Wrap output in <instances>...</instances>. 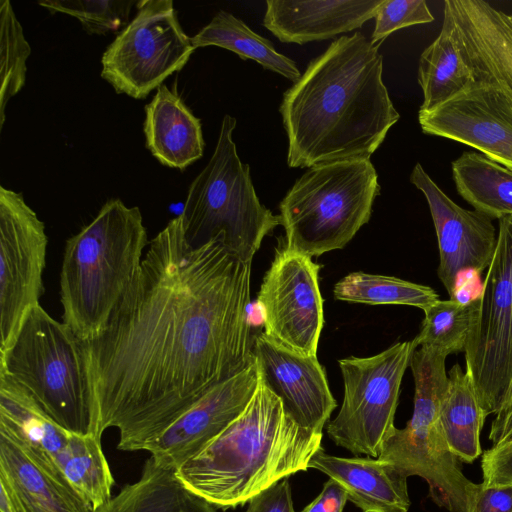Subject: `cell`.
Returning <instances> with one entry per match:
<instances>
[{"label":"cell","mask_w":512,"mask_h":512,"mask_svg":"<svg viewBox=\"0 0 512 512\" xmlns=\"http://www.w3.org/2000/svg\"><path fill=\"white\" fill-rule=\"evenodd\" d=\"M309 468L338 482L362 512H408L407 476L389 462L372 457H339L321 447Z\"/></svg>","instance_id":"cell-20"},{"label":"cell","mask_w":512,"mask_h":512,"mask_svg":"<svg viewBox=\"0 0 512 512\" xmlns=\"http://www.w3.org/2000/svg\"><path fill=\"white\" fill-rule=\"evenodd\" d=\"M383 0H267L263 25L284 43L305 44L350 32L375 17Z\"/></svg>","instance_id":"cell-19"},{"label":"cell","mask_w":512,"mask_h":512,"mask_svg":"<svg viewBox=\"0 0 512 512\" xmlns=\"http://www.w3.org/2000/svg\"><path fill=\"white\" fill-rule=\"evenodd\" d=\"M0 432L48 472L66 480L56 460L72 433L53 421L22 386L3 374H0Z\"/></svg>","instance_id":"cell-21"},{"label":"cell","mask_w":512,"mask_h":512,"mask_svg":"<svg viewBox=\"0 0 512 512\" xmlns=\"http://www.w3.org/2000/svg\"><path fill=\"white\" fill-rule=\"evenodd\" d=\"M0 481L26 512H94L93 505L70 483L48 472L0 432Z\"/></svg>","instance_id":"cell-23"},{"label":"cell","mask_w":512,"mask_h":512,"mask_svg":"<svg viewBox=\"0 0 512 512\" xmlns=\"http://www.w3.org/2000/svg\"><path fill=\"white\" fill-rule=\"evenodd\" d=\"M465 512H512V484L487 486L472 482L467 489Z\"/></svg>","instance_id":"cell-35"},{"label":"cell","mask_w":512,"mask_h":512,"mask_svg":"<svg viewBox=\"0 0 512 512\" xmlns=\"http://www.w3.org/2000/svg\"><path fill=\"white\" fill-rule=\"evenodd\" d=\"M418 121L425 134L470 146L512 171V112L492 89L474 82Z\"/></svg>","instance_id":"cell-16"},{"label":"cell","mask_w":512,"mask_h":512,"mask_svg":"<svg viewBox=\"0 0 512 512\" xmlns=\"http://www.w3.org/2000/svg\"><path fill=\"white\" fill-rule=\"evenodd\" d=\"M474 82L494 90L512 112V14L484 0H446Z\"/></svg>","instance_id":"cell-18"},{"label":"cell","mask_w":512,"mask_h":512,"mask_svg":"<svg viewBox=\"0 0 512 512\" xmlns=\"http://www.w3.org/2000/svg\"><path fill=\"white\" fill-rule=\"evenodd\" d=\"M483 483L487 486L512 484V438L486 450L482 455Z\"/></svg>","instance_id":"cell-36"},{"label":"cell","mask_w":512,"mask_h":512,"mask_svg":"<svg viewBox=\"0 0 512 512\" xmlns=\"http://www.w3.org/2000/svg\"><path fill=\"white\" fill-rule=\"evenodd\" d=\"M417 345L398 342L370 357L339 360L344 382L343 402L326 427L329 438L354 455L378 458L394 433L404 373Z\"/></svg>","instance_id":"cell-9"},{"label":"cell","mask_w":512,"mask_h":512,"mask_svg":"<svg viewBox=\"0 0 512 512\" xmlns=\"http://www.w3.org/2000/svg\"><path fill=\"white\" fill-rule=\"evenodd\" d=\"M480 298L465 304L439 299L423 311L420 331L413 339L417 348H429L446 356L464 352L478 321Z\"/></svg>","instance_id":"cell-31"},{"label":"cell","mask_w":512,"mask_h":512,"mask_svg":"<svg viewBox=\"0 0 512 512\" xmlns=\"http://www.w3.org/2000/svg\"><path fill=\"white\" fill-rule=\"evenodd\" d=\"M320 265L283 247L277 250L257 297L264 335L278 346L316 356L324 325Z\"/></svg>","instance_id":"cell-13"},{"label":"cell","mask_w":512,"mask_h":512,"mask_svg":"<svg viewBox=\"0 0 512 512\" xmlns=\"http://www.w3.org/2000/svg\"><path fill=\"white\" fill-rule=\"evenodd\" d=\"M148 244L138 207L108 200L67 239L61 271L62 322L82 342L100 336L135 280Z\"/></svg>","instance_id":"cell-4"},{"label":"cell","mask_w":512,"mask_h":512,"mask_svg":"<svg viewBox=\"0 0 512 512\" xmlns=\"http://www.w3.org/2000/svg\"><path fill=\"white\" fill-rule=\"evenodd\" d=\"M382 74L378 46L360 32L312 59L279 107L289 167L370 159L400 118Z\"/></svg>","instance_id":"cell-2"},{"label":"cell","mask_w":512,"mask_h":512,"mask_svg":"<svg viewBox=\"0 0 512 512\" xmlns=\"http://www.w3.org/2000/svg\"><path fill=\"white\" fill-rule=\"evenodd\" d=\"M253 353L260 375L280 398L286 412L302 427L322 433L337 406L324 368L316 356H302L254 337Z\"/></svg>","instance_id":"cell-17"},{"label":"cell","mask_w":512,"mask_h":512,"mask_svg":"<svg viewBox=\"0 0 512 512\" xmlns=\"http://www.w3.org/2000/svg\"><path fill=\"white\" fill-rule=\"evenodd\" d=\"M458 194L491 219L512 216V171L479 152H464L452 164Z\"/></svg>","instance_id":"cell-27"},{"label":"cell","mask_w":512,"mask_h":512,"mask_svg":"<svg viewBox=\"0 0 512 512\" xmlns=\"http://www.w3.org/2000/svg\"><path fill=\"white\" fill-rule=\"evenodd\" d=\"M0 374L22 386L65 430L101 439L82 342L41 305L0 354Z\"/></svg>","instance_id":"cell-5"},{"label":"cell","mask_w":512,"mask_h":512,"mask_svg":"<svg viewBox=\"0 0 512 512\" xmlns=\"http://www.w3.org/2000/svg\"><path fill=\"white\" fill-rule=\"evenodd\" d=\"M487 416L470 375L456 363L448 373L440 422L450 450L461 462L472 463L482 454L480 434Z\"/></svg>","instance_id":"cell-26"},{"label":"cell","mask_w":512,"mask_h":512,"mask_svg":"<svg viewBox=\"0 0 512 512\" xmlns=\"http://www.w3.org/2000/svg\"><path fill=\"white\" fill-rule=\"evenodd\" d=\"M31 47L9 0L0 1V130L6 106L25 85Z\"/></svg>","instance_id":"cell-32"},{"label":"cell","mask_w":512,"mask_h":512,"mask_svg":"<svg viewBox=\"0 0 512 512\" xmlns=\"http://www.w3.org/2000/svg\"><path fill=\"white\" fill-rule=\"evenodd\" d=\"M418 83L423 93L421 111L447 102L474 83L460 48L455 21L445 5L440 32L420 56Z\"/></svg>","instance_id":"cell-25"},{"label":"cell","mask_w":512,"mask_h":512,"mask_svg":"<svg viewBox=\"0 0 512 512\" xmlns=\"http://www.w3.org/2000/svg\"><path fill=\"white\" fill-rule=\"evenodd\" d=\"M410 182L426 198L434 223L438 250V277L450 298L469 279H480L497 244L498 229L490 217L456 204L417 163Z\"/></svg>","instance_id":"cell-14"},{"label":"cell","mask_w":512,"mask_h":512,"mask_svg":"<svg viewBox=\"0 0 512 512\" xmlns=\"http://www.w3.org/2000/svg\"><path fill=\"white\" fill-rule=\"evenodd\" d=\"M48 237L22 193L0 187V354L40 305Z\"/></svg>","instance_id":"cell-12"},{"label":"cell","mask_w":512,"mask_h":512,"mask_svg":"<svg viewBox=\"0 0 512 512\" xmlns=\"http://www.w3.org/2000/svg\"><path fill=\"white\" fill-rule=\"evenodd\" d=\"M374 18L370 41L377 46L399 29L434 21L425 0H383Z\"/></svg>","instance_id":"cell-34"},{"label":"cell","mask_w":512,"mask_h":512,"mask_svg":"<svg viewBox=\"0 0 512 512\" xmlns=\"http://www.w3.org/2000/svg\"><path fill=\"white\" fill-rule=\"evenodd\" d=\"M447 357L424 347L414 351L410 361L415 384L413 414L403 429H395L378 459L391 463L407 477L423 478L429 486V497L439 507L465 512L467 489L472 482L450 450L440 422L448 383Z\"/></svg>","instance_id":"cell-8"},{"label":"cell","mask_w":512,"mask_h":512,"mask_svg":"<svg viewBox=\"0 0 512 512\" xmlns=\"http://www.w3.org/2000/svg\"><path fill=\"white\" fill-rule=\"evenodd\" d=\"M209 502L189 490L175 470L149 457L140 478L126 484L94 512H216Z\"/></svg>","instance_id":"cell-24"},{"label":"cell","mask_w":512,"mask_h":512,"mask_svg":"<svg viewBox=\"0 0 512 512\" xmlns=\"http://www.w3.org/2000/svg\"><path fill=\"white\" fill-rule=\"evenodd\" d=\"M101 57V77L118 94L144 99L181 70L195 48L172 0H141Z\"/></svg>","instance_id":"cell-10"},{"label":"cell","mask_w":512,"mask_h":512,"mask_svg":"<svg viewBox=\"0 0 512 512\" xmlns=\"http://www.w3.org/2000/svg\"><path fill=\"white\" fill-rule=\"evenodd\" d=\"M259 376L244 411L175 470L189 490L218 509L242 506L282 479L307 471L321 448L322 433L300 426Z\"/></svg>","instance_id":"cell-3"},{"label":"cell","mask_w":512,"mask_h":512,"mask_svg":"<svg viewBox=\"0 0 512 512\" xmlns=\"http://www.w3.org/2000/svg\"><path fill=\"white\" fill-rule=\"evenodd\" d=\"M334 298L340 301L369 305H408L425 311L439 296L429 286L393 276L349 273L333 289Z\"/></svg>","instance_id":"cell-30"},{"label":"cell","mask_w":512,"mask_h":512,"mask_svg":"<svg viewBox=\"0 0 512 512\" xmlns=\"http://www.w3.org/2000/svg\"><path fill=\"white\" fill-rule=\"evenodd\" d=\"M194 48L217 46L237 54L241 59H251L264 69L296 82L301 73L296 63L279 53L266 38L251 30L233 14L220 10L211 21L191 37Z\"/></svg>","instance_id":"cell-28"},{"label":"cell","mask_w":512,"mask_h":512,"mask_svg":"<svg viewBox=\"0 0 512 512\" xmlns=\"http://www.w3.org/2000/svg\"><path fill=\"white\" fill-rule=\"evenodd\" d=\"M235 127L236 119L226 114L214 152L191 182L179 216L191 246L217 241L252 263L264 237L280 225V217L260 202L249 165L238 156Z\"/></svg>","instance_id":"cell-6"},{"label":"cell","mask_w":512,"mask_h":512,"mask_svg":"<svg viewBox=\"0 0 512 512\" xmlns=\"http://www.w3.org/2000/svg\"><path fill=\"white\" fill-rule=\"evenodd\" d=\"M250 262L191 246L178 215L150 241L105 331L82 342L98 435L144 451L209 390L254 361Z\"/></svg>","instance_id":"cell-1"},{"label":"cell","mask_w":512,"mask_h":512,"mask_svg":"<svg viewBox=\"0 0 512 512\" xmlns=\"http://www.w3.org/2000/svg\"><path fill=\"white\" fill-rule=\"evenodd\" d=\"M347 500V493L343 487L329 478L320 494L301 512H342Z\"/></svg>","instance_id":"cell-38"},{"label":"cell","mask_w":512,"mask_h":512,"mask_svg":"<svg viewBox=\"0 0 512 512\" xmlns=\"http://www.w3.org/2000/svg\"><path fill=\"white\" fill-rule=\"evenodd\" d=\"M380 189L370 159L310 167L279 204L284 247L311 258L343 248L369 221Z\"/></svg>","instance_id":"cell-7"},{"label":"cell","mask_w":512,"mask_h":512,"mask_svg":"<svg viewBox=\"0 0 512 512\" xmlns=\"http://www.w3.org/2000/svg\"><path fill=\"white\" fill-rule=\"evenodd\" d=\"M245 512H296L287 478L255 495Z\"/></svg>","instance_id":"cell-37"},{"label":"cell","mask_w":512,"mask_h":512,"mask_svg":"<svg viewBox=\"0 0 512 512\" xmlns=\"http://www.w3.org/2000/svg\"><path fill=\"white\" fill-rule=\"evenodd\" d=\"M56 463L70 485L93 505L94 510L111 499L115 480L101 439L72 433Z\"/></svg>","instance_id":"cell-29"},{"label":"cell","mask_w":512,"mask_h":512,"mask_svg":"<svg viewBox=\"0 0 512 512\" xmlns=\"http://www.w3.org/2000/svg\"><path fill=\"white\" fill-rule=\"evenodd\" d=\"M143 132L147 149L164 166L184 170L203 156L200 119L165 84L145 106Z\"/></svg>","instance_id":"cell-22"},{"label":"cell","mask_w":512,"mask_h":512,"mask_svg":"<svg viewBox=\"0 0 512 512\" xmlns=\"http://www.w3.org/2000/svg\"><path fill=\"white\" fill-rule=\"evenodd\" d=\"M487 269L478 321L464 354L465 370L485 412L495 415L512 384V216L498 220Z\"/></svg>","instance_id":"cell-11"},{"label":"cell","mask_w":512,"mask_h":512,"mask_svg":"<svg viewBox=\"0 0 512 512\" xmlns=\"http://www.w3.org/2000/svg\"><path fill=\"white\" fill-rule=\"evenodd\" d=\"M38 4L51 14L76 18L88 34L104 35L127 26L133 0H41Z\"/></svg>","instance_id":"cell-33"},{"label":"cell","mask_w":512,"mask_h":512,"mask_svg":"<svg viewBox=\"0 0 512 512\" xmlns=\"http://www.w3.org/2000/svg\"><path fill=\"white\" fill-rule=\"evenodd\" d=\"M0 511L26 512L14 492L2 481H0Z\"/></svg>","instance_id":"cell-39"},{"label":"cell","mask_w":512,"mask_h":512,"mask_svg":"<svg viewBox=\"0 0 512 512\" xmlns=\"http://www.w3.org/2000/svg\"><path fill=\"white\" fill-rule=\"evenodd\" d=\"M256 360L218 384L144 449L159 464L176 470L221 434L247 407L259 384Z\"/></svg>","instance_id":"cell-15"}]
</instances>
